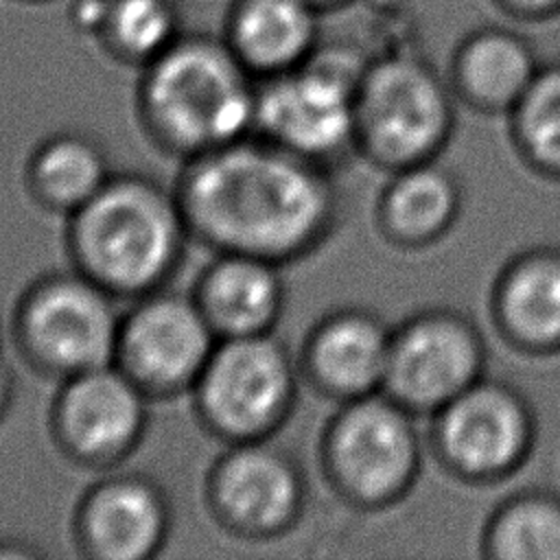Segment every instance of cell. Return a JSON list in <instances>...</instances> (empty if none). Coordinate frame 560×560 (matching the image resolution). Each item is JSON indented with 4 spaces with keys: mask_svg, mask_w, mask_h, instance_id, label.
I'll return each mask as SVG.
<instances>
[{
    "mask_svg": "<svg viewBox=\"0 0 560 560\" xmlns=\"http://www.w3.org/2000/svg\"><path fill=\"white\" fill-rule=\"evenodd\" d=\"M378 197V225L400 247H427L440 241L462 210L457 175L433 160L416 162L389 173Z\"/></svg>",
    "mask_w": 560,
    "mask_h": 560,
    "instance_id": "18",
    "label": "cell"
},
{
    "mask_svg": "<svg viewBox=\"0 0 560 560\" xmlns=\"http://www.w3.org/2000/svg\"><path fill=\"white\" fill-rule=\"evenodd\" d=\"M508 122L521 160L538 175L560 182V59L540 66Z\"/></svg>",
    "mask_w": 560,
    "mask_h": 560,
    "instance_id": "24",
    "label": "cell"
},
{
    "mask_svg": "<svg viewBox=\"0 0 560 560\" xmlns=\"http://www.w3.org/2000/svg\"><path fill=\"white\" fill-rule=\"evenodd\" d=\"M195 158L177 201L186 225L223 254L280 262L332 225V186L313 160L267 138H241Z\"/></svg>",
    "mask_w": 560,
    "mask_h": 560,
    "instance_id": "1",
    "label": "cell"
},
{
    "mask_svg": "<svg viewBox=\"0 0 560 560\" xmlns=\"http://www.w3.org/2000/svg\"><path fill=\"white\" fill-rule=\"evenodd\" d=\"M481 551L492 560H560V497L547 490L505 497L483 525Z\"/></svg>",
    "mask_w": 560,
    "mask_h": 560,
    "instance_id": "22",
    "label": "cell"
},
{
    "mask_svg": "<svg viewBox=\"0 0 560 560\" xmlns=\"http://www.w3.org/2000/svg\"><path fill=\"white\" fill-rule=\"evenodd\" d=\"M416 413L385 392L346 400L326 435V466L335 486L357 505L400 501L422 468Z\"/></svg>",
    "mask_w": 560,
    "mask_h": 560,
    "instance_id": "6",
    "label": "cell"
},
{
    "mask_svg": "<svg viewBox=\"0 0 560 560\" xmlns=\"http://www.w3.org/2000/svg\"><path fill=\"white\" fill-rule=\"evenodd\" d=\"M542 61L532 42L508 24L468 31L451 52L448 85L457 101L483 114H510Z\"/></svg>",
    "mask_w": 560,
    "mask_h": 560,
    "instance_id": "14",
    "label": "cell"
},
{
    "mask_svg": "<svg viewBox=\"0 0 560 560\" xmlns=\"http://www.w3.org/2000/svg\"><path fill=\"white\" fill-rule=\"evenodd\" d=\"M392 328L374 313L348 308L326 317L311 337L306 359L317 385L346 400L383 392Z\"/></svg>",
    "mask_w": 560,
    "mask_h": 560,
    "instance_id": "17",
    "label": "cell"
},
{
    "mask_svg": "<svg viewBox=\"0 0 560 560\" xmlns=\"http://www.w3.org/2000/svg\"><path fill=\"white\" fill-rule=\"evenodd\" d=\"M184 228L177 199L149 179L118 177L72 212V249L109 293H144L175 267Z\"/></svg>",
    "mask_w": 560,
    "mask_h": 560,
    "instance_id": "3",
    "label": "cell"
},
{
    "mask_svg": "<svg viewBox=\"0 0 560 560\" xmlns=\"http://www.w3.org/2000/svg\"><path fill=\"white\" fill-rule=\"evenodd\" d=\"M446 74L411 52L370 61L359 81L357 147L389 173L440 158L455 127Z\"/></svg>",
    "mask_w": 560,
    "mask_h": 560,
    "instance_id": "4",
    "label": "cell"
},
{
    "mask_svg": "<svg viewBox=\"0 0 560 560\" xmlns=\"http://www.w3.org/2000/svg\"><path fill=\"white\" fill-rule=\"evenodd\" d=\"M429 448L457 479L497 483L532 455L536 416L508 381L481 376L429 416Z\"/></svg>",
    "mask_w": 560,
    "mask_h": 560,
    "instance_id": "7",
    "label": "cell"
},
{
    "mask_svg": "<svg viewBox=\"0 0 560 560\" xmlns=\"http://www.w3.org/2000/svg\"><path fill=\"white\" fill-rule=\"evenodd\" d=\"M22 2H48V0H22Z\"/></svg>",
    "mask_w": 560,
    "mask_h": 560,
    "instance_id": "28",
    "label": "cell"
},
{
    "mask_svg": "<svg viewBox=\"0 0 560 560\" xmlns=\"http://www.w3.org/2000/svg\"><path fill=\"white\" fill-rule=\"evenodd\" d=\"M197 302L212 328L225 337L269 332L282 308V282L276 262L223 254L206 271Z\"/></svg>",
    "mask_w": 560,
    "mask_h": 560,
    "instance_id": "20",
    "label": "cell"
},
{
    "mask_svg": "<svg viewBox=\"0 0 560 560\" xmlns=\"http://www.w3.org/2000/svg\"><path fill=\"white\" fill-rule=\"evenodd\" d=\"M212 494L232 525L271 532L291 523L302 501V483L293 464L273 448L245 444L214 470Z\"/></svg>",
    "mask_w": 560,
    "mask_h": 560,
    "instance_id": "16",
    "label": "cell"
},
{
    "mask_svg": "<svg viewBox=\"0 0 560 560\" xmlns=\"http://www.w3.org/2000/svg\"><path fill=\"white\" fill-rule=\"evenodd\" d=\"M315 9H319L322 13H328V11H337V9H343L348 4H352L354 0H308Z\"/></svg>",
    "mask_w": 560,
    "mask_h": 560,
    "instance_id": "27",
    "label": "cell"
},
{
    "mask_svg": "<svg viewBox=\"0 0 560 560\" xmlns=\"http://www.w3.org/2000/svg\"><path fill=\"white\" fill-rule=\"evenodd\" d=\"M85 542L107 560H140L151 556L166 532V508L147 481L125 477L98 486L81 521Z\"/></svg>",
    "mask_w": 560,
    "mask_h": 560,
    "instance_id": "19",
    "label": "cell"
},
{
    "mask_svg": "<svg viewBox=\"0 0 560 560\" xmlns=\"http://www.w3.org/2000/svg\"><path fill=\"white\" fill-rule=\"evenodd\" d=\"M195 385L201 411L217 431L254 440L284 416L293 396V372L287 352L269 332L225 337Z\"/></svg>",
    "mask_w": 560,
    "mask_h": 560,
    "instance_id": "9",
    "label": "cell"
},
{
    "mask_svg": "<svg viewBox=\"0 0 560 560\" xmlns=\"http://www.w3.org/2000/svg\"><path fill=\"white\" fill-rule=\"evenodd\" d=\"M308 0H232L223 39L254 77H276L319 48V18Z\"/></svg>",
    "mask_w": 560,
    "mask_h": 560,
    "instance_id": "15",
    "label": "cell"
},
{
    "mask_svg": "<svg viewBox=\"0 0 560 560\" xmlns=\"http://www.w3.org/2000/svg\"><path fill=\"white\" fill-rule=\"evenodd\" d=\"M214 332L199 302L151 295L122 319L116 354L142 389L173 392L199 381L217 348Z\"/></svg>",
    "mask_w": 560,
    "mask_h": 560,
    "instance_id": "11",
    "label": "cell"
},
{
    "mask_svg": "<svg viewBox=\"0 0 560 560\" xmlns=\"http://www.w3.org/2000/svg\"><path fill=\"white\" fill-rule=\"evenodd\" d=\"M365 66L317 48L302 66L262 79L256 127L267 140L317 164L341 155L357 144V98Z\"/></svg>",
    "mask_w": 560,
    "mask_h": 560,
    "instance_id": "5",
    "label": "cell"
},
{
    "mask_svg": "<svg viewBox=\"0 0 560 560\" xmlns=\"http://www.w3.org/2000/svg\"><path fill=\"white\" fill-rule=\"evenodd\" d=\"M490 317L518 352H560V249L540 245L512 256L492 284Z\"/></svg>",
    "mask_w": 560,
    "mask_h": 560,
    "instance_id": "13",
    "label": "cell"
},
{
    "mask_svg": "<svg viewBox=\"0 0 560 560\" xmlns=\"http://www.w3.org/2000/svg\"><path fill=\"white\" fill-rule=\"evenodd\" d=\"M503 18L521 24H538L560 15V0H488Z\"/></svg>",
    "mask_w": 560,
    "mask_h": 560,
    "instance_id": "25",
    "label": "cell"
},
{
    "mask_svg": "<svg viewBox=\"0 0 560 560\" xmlns=\"http://www.w3.org/2000/svg\"><path fill=\"white\" fill-rule=\"evenodd\" d=\"M70 20L109 57L138 68L184 33L177 0H74Z\"/></svg>",
    "mask_w": 560,
    "mask_h": 560,
    "instance_id": "21",
    "label": "cell"
},
{
    "mask_svg": "<svg viewBox=\"0 0 560 560\" xmlns=\"http://www.w3.org/2000/svg\"><path fill=\"white\" fill-rule=\"evenodd\" d=\"M479 326L455 308L433 306L392 328L383 392L416 416H431L486 376Z\"/></svg>",
    "mask_w": 560,
    "mask_h": 560,
    "instance_id": "8",
    "label": "cell"
},
{
    "mask_svg": "<svg viewBox=\"0 0 560 560\" xmlns=\"http://www.w3.org/2000/svg\"><path fill=\"white\" fill-rule=\"evenodd\" d=\"M120 324L109 291L88 276L44 280L20 315L26 348L42 365L68 376L112 365Z\"/></svg>",
    "mask_w": 560,
    "mask_h": 560,
    "instance_id": "10",
    "label": "cell"
},
{
    "mask_svg": "<svg viewBox=\"0 0 560 560\" xmlns=\"http://www.w3.org/2000/svg\"><path fill=\"white\" fill-rule=\"evenodd\" d=\"M254 79L223 37L182 33L142 66L140 107L160 138L199 155L256 125Z\"/></svg>",
    "mask_w": 560,
    "mask_h": 560,
    "instance_id": "2",
    "label": "cell"
},
{
    "mask_svg": "<svg viewBox=\"0 0 560 560\" xmlns=\"http://www.w3.org/2000/svg\"><path fill=\"white\" fill-rule=\"evenodd\" d=\"M142 424V387L122 368L103 365L70 376L57 405L61 438L85 459L122 455L138 440Z\"/></svg>",
    "mask_w": 560,
    "mask_h": 560,
    "instance_id": "12",
    "label": "cell"
},
{
    "mask_svg": "<svg viewBox=\"0 0 560 560\" xmlns=\"http://www.w3.org/2000/svg\"><path fill=\"white\" fill-rule=\"evenodd\" d=\"M109 179L103 151L74 133L50 138L31 162L33 190L52 210L77 212Z\"/></svg>",
    "mask_w": 560,
    "mask_h": 560,
    "instance_id": "23",
    "label": "cell"
},
{
    "mask_svg": "<svg viewBox=\"0 0 560 560\" xmlns=\"http://www.w3.org/2000/svg\"><path fill=\"white\" fill-rule=\"evenodd\" d=\"M9 400H11V378H9V372L0 365V418H2Z\"/></svg>",
    "mask_w": 560,
    "mask_h": 560,
    "instance_id": "26",
    "label": "cell"
}]
</instances>
